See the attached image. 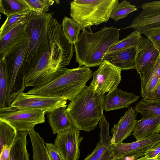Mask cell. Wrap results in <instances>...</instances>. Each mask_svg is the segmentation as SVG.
<instances>
[{
  "label": "cell",
  "mask_w": 160,
  "mask_h": 160,
  "mask_svg": "<svg viewBox=\"0 0 160 160\" xmlns=\"http://www.w3.org/2000/svg\"><path fill=\"white\" fill-rule=\"evenodd\" d=\"M61 25L52 17L48 26V48L37 65L26 77L25 88L46 84L64 73L75 51L64 36Z\"/></svg>",
  "instance_id": "6da1fadb"
},
{
  "label": "cell",
  "mask_w": 160,
  "mask_h": 160,
  "mask_svg": "<svg viewBox=\"0 0 160 160\" xmlns=\"http://www.w3.org/2000/svg\"><path fill=\"white\" fill-rule=\"evenodd\" d=\"M121 29L104 26L96 32L84 29L74 44L76 61L79 67L99 66L110 48L120 40Z\"/></svg>",
  "instance_id": "7a4b0ae2"
},
{
  "label": "cell",
  "mask_w": 160,
  "mask_h": 160,
  "mask_svg": "<svg viewBox=\"0 0 160 160\" xmlns=\"http://www.w3.org/2000/svg\"><path fill=\"white\" fill-rule=\"evenodd\" d=\"M105 96L96 95L90 85L71 101L66 109L73 128L86 132L95 129L103 114Z\"/></svg>",
  "instance_id": "3957f363"
},
{
  "label": "cell",
  "mask_w": 160,
  "mask_h": 160,
  "mask_svg": "<svg viewBox=\"0 0 160 160\" xmlns=\"http://www.w3.org/2000/svg\"><path fill=\"white\" fill-rule=\"evenodd\" d=\"M92 76V70L84 66L68 68L56 79L44 85L34 87L26 93L71 101L83 90Z\"/></svg>",
  "instance_id": "277c9868"
},
{
  "label": "cell",
  "mask_w": 160,
  "mask_h": 160,
  "mask_svg": "<svg viewBox=\"0 0 160 160\" xmlns=\"http://www.w3.org/2000/svg\"><path fill=\"white\" fill-rule=\"evenodd\" d=\"M27 22L28 44L23 66L25 77L35 68L48 48L47 28L53 12L38 14L31 11Z\"/></svg>",
  "instance_id": "5b68a950"
},
{
  "label": "cell",
  "mask_w": 160,
  "mask_h": 160,
  "mask_svg": "<svg viewBox=\"0 0 160 160\" xmlns=\"http://www.w3.org/2000/svg\"><path fill=\"white\" fill-rule=\"evenodd\" d=\"M118 0H75L70 2V16L82 30L107 22Z\"/></svg>",
  "instance_id": "8992f818"
},
{
  "label": "cell",
  "mask_w": 160,
  "mask_h": 160,
  "mask_svg": "<svg viewBox=\"0 0 160 160\" xmlns=\"http://www.w3.org/2000/svg\"><path fill=\"white\" fill-rule=\"evenodd\" d=\"M28 38L22 44L9 52L4 57L7 65L8 87L7 102L10 106L19 93L25 88L23 66L28 44Z\"/></svg>",
  "instance_id": "52a82bcc"
},
{
  "label": "cell",
  "mask_w": 160,
  "mask_h": 160,
  "mask_svg": "<svg viewBox=\"0 0 160 160\" xmlns=\"http://www.w3.org/2000/svg\"><path fill=\"white\" fill-rule=\"evenodd\" d=\"M46 112L36 109H21L11 106L0 108V119L11 125L16 131H29L37 124L45 122Z\"/></svg>",
  "instance_id": "ba28073f"
},
{
  "label": "cell",
  "mask_w": 160,
  "mask_h": 160,
  "mask_svg": "<svg viewBox=\"0 0 160 160\" xmlns=\"http://www.w3.org/2000/svg\"><path fill=\"white\" fill-rule=\"evenodd\" d=\"M121 70L104 61L98 69L92 72L90 83L97 95L110 93L117 88L121 80Z\"/></svg>",
  "instance_id": "9c48e42d"
},
{
  "label": "cell",
  "mask_w": 160,
  "mask_h": 160,
  "mask_svg": "<svg viewBox=\"0 0 160 160\" xmlns=\"http://www.w3.org/2000/svg\"><path fill=\"white\" fill-rule=\"evenodd\" d=\"M67 100L57 98L30 95L20 92L10 106L21 109H39L49 113L61 107H66Z\"/></svg>",
  "instance_id": "30bf717a"
},
{
  "label": "cell",
  "mask_w": 160,
  "mask_h": 160,
  "mask_svg": "<svg viewBox=\"0 0 160 160\" xmlns=\"http://www.w3.org/2000/svg\"><path fill=\"white\" fill-rule=\"evenodd\" d=\"M141 7V12L124 29L132 28L144 35L160 29V0L143 3Z\"/></svg>",
  "instance_id": "8fae6325"
},
{
  "label": "cell",
  "mask_w": 160,
  "mask_h": 160,
  "mask_svg": "<svg viewBox=\"0 0 160 160\" xmlns=\"http://www.w3.org/2000/svg\"><path fill=\"white\" fill-rule=\"evenodd\" d=\"M83 138L80 136L79 131L72 128L57 134L54 144L65 160H78L80 146Z\"/></svg>",
  "instance_id": "7c38bea8"
},
{
  "label": "cell",
  "mask_w": 160,
  "mask_h": 160,
  "mask_svg": "<svg viewBox=\"0 0 160 160\" xmlns=\"http://www.w3.org/2000/svg\"><path fill=\"white\" fill-rule=\"evenodd\" d=\"M160 142V134L155 133L136 141L112 145V157L120 158L134 155H144V153Z\"/></svg>",
  "instance_id": "4fadbf2b"
},
{
  "label": "cell",
  "mask_w": 160,
  "mask_h": 160,
  "mask_svg": "<svg viewBox=\"0 0 160 160\" xmlns=\"http://www.w3.org/2000/svg\"><path fill=\"white\" fill-rule=\"evenodd\" d=\"M160 56L158 51L148 38L142 37L137 48L136 69L140 78Z\"/></svg>",
  "instance_id": "5bb4252c"
},
{
  "label": "cell",
  "mask_w": 160,
  "mask_h": 160,
  "mask_svg": "<svg viewBox=\"0 0 160 160\" xmlns=\"http://www.w3.org/2000/svg\"><path fill=\"white\" fill-rule=\"evenodd\" d=\"M137 122V112L131 107L126 111L118 123L114 124L111 130L112 145L122 143L130 136L134 129Z\"/></svg>",
  "instance_id": "9a60e30c"
},
{
  "label": "cell",
  "mask_w": 160,
  "mask_h": 160,
  "mask_svg": "<svg viewBox=\"0 0 160 160\" xmlns=\"http://www.w3.org/2000/svg\"><path fill=\"white\" fill-rule=\"evenodd\" d=\"M137 54V48H129L106 53L103 61L121 71L136 69Z\"/></svg>",
  "instance_id": "2e32d148"
},
{
  "label": "cell",
  "mask_w": 160,
  "mask_h": 160,
  "mask_svg": "<svg viewBox=\"0 0 160 160\" xmlns=\"http://www.w3.org/2000/svg\"><path fill=\"white\" fill-rule=\"evenodd\" d=\"M27 22L16 27L0 39V58L4 57L28 39Z\"/></svg>",
  "instance_id": "e0dca14e"
},
{
  "label": "cell",
  "mask_w": 160,
  "mask_h": 160,
  "mask_svg": "<svg viewBox=\"0 0 160 160\" xmlns=\"http://www.w3.org/2000/svg\"><path fill=\"white\" fill-rule=\"evenodd\" d=\"M160 63V56L149 67L140 77V95L144 99H154V93L159 84L158 70Z\"/></svg>",
  "instance_id": "ac0fdd59"
},
{
  "label": "cell",
  "mask_w": 160,
  "mask_h": 160,
  "mask_svg": "<svg viewBox=\"0 0 160 160\" xmlns=\"http://www.w3.org/2000/svg\"><path fill=\"white\" fill-rule=\"evenodd\" d=\"M139 97V96L133 93L123 91L117 88L105 96L104 109L108 112L128 107L136 102Z\"/></svg>",
  "instance_id": "d6986e66"
},
{
  "label": "cell",
  "mask_w": 160,
  "mask_h": 160,
  "mask_svg": "<svg viewBox=\"0 0 160 160\" xmlns=\"http://www.w3.org/2000/svg\"><path fill=\"white\" fill-rule=\"evenodd\" d=\"M100 132L99 140L95 148L96 150V160H110L112 157V144L109 134V123L102 121L99 123Z\"/></svg>",
  "instance_id": "ffe728a7"
},
{
  "label": "cell",
  "mask_w": 160,
  "mask_h": 160,
  "mask_svg": "<svg viewBox=\"0 0 160 160\" xmlns=\"http://www.w3.org/2000/svg\"><path fill=\"white\" fill-rule=\"evenodd\" d=\"M160 132V117L142 118L137 121L132 134L138 140Z\"/></svg>",
  "instance_id": "44dd1931"
},
{
  "label": "cell",
  "mask_w": 160,
  "mask_h": 160,
  "mask_svg": "<svg viewBox=\"0 0 160 160\" xmlns=\"http://www.w3.org/2000/svg\"><path fill=\"white\" fill-rule=\"evenodd\" d=\"M66 108H58L47 114L48 122L54 134L73 128Z\"/></svg>",
  "instance_id": "7402d4cb"
},
{
  "label": "cell",
  "mask_w": 160,
  "mask_h": 160,
  "mask_svg": "<svg viewBox=\"0 0 160 160\" xmlns=\"http://www.w3.org/2000/svg\"><path fill=\"white\" fill-rule=\"evenodd\" d=\"M29 131H18L10 151L11 160H29L26 146V137Z\"/></svg>",
  "instance_id": "603a6c76"
},
{
  "label": "cell",
  "mask_w": 160,
  "mask_h": 160,
  "mask_svg": "<svg viewBox=\"0 0 160 160\" xmlns=\"http://www.w3.org/2000/svg\"><path fill=\"white\" fill-rule=\"evenodd\" d=\"M134 109L142 115V118L160 117V99L149 100L142 98L138 102Z\"/></svg>",
  "instance_id": "cb8c5ba5"
},
{
  "label": "cell",
  "mask_w": 160,
  "mask_h": 160,
  "mask_svg": "<svg viewBox=\"0 0 160 160\" xmlns=\"http://www.w3.org/2000/svg\"><path fill=\"white\" fill-rule=\"evenodd\" d=\"M28 134L32 148V160H49L43 138L34 128Z\"/></svg>",
  "instance_id": "d4e9b609"
},
{
  "label": "cell",
  "mask_w": 160,
  "mask_h": 160,
  "mask_svg": "<svg viewBox=\"0 0 160 160\" xmlns=\"http://www.w3.org/2000/svg\"><path fill=\"white\" fill-rule=\"evenodd\" d=\"M62 32L66 39L74 44L78 41L80 31L82 30L80 25L73 18L65 17L61 24Z\"/></svg>",
  "instance_id": "484cf974"
},
{
  "label": "cell",
  "mask_w": 160,
  "mask_h": 160,
  "mask_svg": "<svg viewBox=\"0 0 160 160\" xmlns=\"http://www.w3.org/2000/svg\"><path fill=\"white\" fill-rule=\"evenodd\" d=\"M31 11L8 17L0 29V39L16 27L26 22L29 18Z\"/></svg>",
  "instance_id": "4316f807"
},
{
  "label": "cell",
  "mask_w": 160,
  "mask_h": 160,
  "mask_svg": "<svg viewBox=\"0 0 160 160\" xmlns=\"http://www.w3.org/2000/svg\"><path fill=\"white\" fill-rule=\"evenodd\" d=\"M29 10L23 0H0V12L8 17Z\"/></svg>",
  "instance_id": "83f0119b"
},
{
  "label": "cell",
  "mask_w": 160,
  "mask_h": 160,
  "mask_svg": "<svg viewBox=\"0 0 160 160\" xmlns=\"http://www.w3.org/2000/svg\"><path fill=\"white\" fill-rule=\"evenodd\" d=\"M8 87V68L5 58L0 60V108L7 106V100Z\"/></svg>",
  "instance_id": "f1b7e54d"
},
{
  "label": "cell",
  "mask_w": 160,
  "mask_h": 160,
  "mask_svg": "<svg viewBox=\"0 0 160 160\" xmlns=\"http://www.w3.org/2000/svg\"><path fill=\"white\" fill-rule=\"evenodd\" d=\"M142 37L141 34L138 31L134 30L126 37L119 40L112 46L106 53H110L129 48H137Z\"/></svg>",
  "instance_id": "f546056e"
},
{
  "label": "cell",
  "mask_w": 160,
  "mask_h": 160,
  "mask_svg": "<svg viewBox=\"0 0 160 160\" xmlns=\"http://www.w3.org/2000/svg\"><path fill=\"white\" fill-rule=\"evenodd\" d=\"M17 132L15 128L8 123L0 119V150L5 146L12 147Z\"/></svg>",
  "instance_id": "4dcf8cb0"
},
{
  "label": "cell",
  "mask_w": 160,
  "mask_h": 160,
  "mask_svg": "<svg viewBox=\"0 0 160 160\" xmlns=\"http://www.w3.org/2000/svg\"><path fill=\"white\" fill-rule=\"evenodd\" d=\"M137 9L136 6L131 4L130 2L127 1L123 0L117 4L111 12L110 18L117 22L127 17L129 13Z\"/></svg>",
  "instance_id": "1f68e13d"
},
{
  "label": "cell",
  "mask_w": 160,
  "mask_h": 160,
  "mask_svg": "<svg viewBox=\"0 0 160 160\" xmlns=\"http://www.w3.org/2000/svg\"><path fill=\"white\" fill-rule=\"evenodd\" d=\"M30 11L38 14H44L49 10L54 1L52 0H23Z\"/></svg>",
  "instance_id": "d6a6232c"
},
{
  "label": "cell",
  "mask_w": 160,
  "mask_h": 160,
  "mask_svg": "<svg viewBox=\"0 0 160 160\" xmlns=\"http://www.w3.org/2000/svg\"><path fill=\"white\" fill-rule=\"evenodd\" d=\"M49 160H65L57 147L52 143H45Z\"/></svg>",
  "instance_id": "836d02e7"
},
{
  "label": "cell",
  "mask_w": 160,
  "mask_h": 160,
  "mask_svg": "<svg viewBox=\"0 0 160 160\" xmlns=\"http://www.w3.org/2000/svg\"><path fill=\"white\" fill-rule=\"evenodd\" d=\"M144 35L152 41L160 56V29L153 30Z\"/></svg>",
  "instance_id": "e575fe53"
},
{
  "label": "cell",
  "mask_w": 160,
  "mask_h": 160,
  "mask_svg": "<svg viewBox=\"0 0 160 160\" xmlns=\"http://www.w3.org/2000/svg\"><path fill=\"white\" fill-rule=\"evenodd\" d=\"M160 152V142L144 153V156L149 158H155Z\"/></svg>",
  "instance_id": "d590c367"
},
{
  "label": "cell",
  "mask_w": 160,
  "mask_h": 160,
  "mask_svg": "<svg viewBox=\"0 0 160 160\" xmlns=\"http://www.w3.org/2000/svg\"><path fill=\"white\" fill-rule=\"evenodd\" d=\"M12 147L4 146L0 150V160H11L10 151Z\"/></svg>",
  "instance_id": "8d00e7d4"
},
{
  "label": "cell",
  "mask_w": 160,
  "mask_h": 160,
  "mask_svg": "<svg viewBox=\"0 0 160 160\" xmlns=\"http://www.w3.org/2000/svg\"><path fill=\"white\" fill-rule=\"evenodd\" d=\"M84 160H96V150L95 148L90 154H88Z\"/></svg>",
  "instance_id": "74e56055"
},
{
  "label": "cell",
  "mask_w": 160,
  "mask_h": 160,
  "mask_svg": "<svg viewBox=\"0 0 160 160\" xmlns=\"http://www.w3.org/2000/svg\"><path fill=\"white\" fill-rule=\"evenodd\" d=\"M134 158L133 156H127L120 158H114L110 160H134Z\"/></svg>",
  "instance_id": "f35d334b"
},
{
  "label": "cell",
  "mask_w": 160,
  "mask_h": 160,
  "mask_svg": "<svg viewBox=\"0 0 160 160\" xmlns=\"http://www.w3.org/2000/svg\"><path fill=\"white\" fill-rule=\"evenodd\" d=\"M160 99V83L158 85L154 93V99Z\"/></svg>",
  "instance_id": "ab89813d"
},
{
  "label": "cell",
  "mask_w": 160,
  "mask_h": 160,
  "mask_svg": "<svg viewBox=\"0 0 160 160\" xmlns=\"http://www.w3.org/2000/svg\"><path fill=\"white\" fill-rule=\"evenodd\" d=\"M136 160H160L156 158H149L146 156L139 158Z\"/></svg>",
  "instance_id": "60d3db41"
},
{
  "label": "cell",
  "mask_w": 160,
  "mask_h": 160,
  "mask_svg": "<svg viewBox=\"0 0 160 160\" xmlns=\"http://www.w3.org/2000/svg\"><path fill=\"white\" fill-rule=\"evenodd\" d=\"M154 158H157L159 160H160V152Z\"/></svg>",
  "instance_id": "b9f144b4"
}]
</instances>
